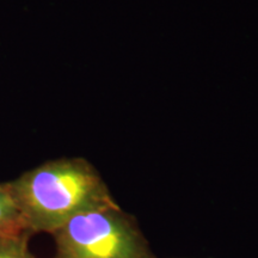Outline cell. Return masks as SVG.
<instances>
[{
    "label": "cell",
    "instance_id": "obj_4",
    "mask_svg": "<svg viewBox=\"0 0 258 258\" xmlns=\"http://www.w3.org/2000/svg\"><path fill=\"white\" fill-rule=\"evenodd\" d=\"M29 235L0 237V258H36L28 249Z\"/></svg>",
    "mask_w": 258,
    "mask_h": 258
},
{
    "label": "cell",
    "instance_id": "obj_2",
    "mask_svg": "<svg viewBox=\"0 0 258 258\" xmlns=\"http://www.w3.org/2000/svg\"><path fill=\"white\" fill-rule=\"evenodd\" d=\"M53 235L55 258H156L135 219L118 205L80 213Z\"/></svg>",
    "mask_w": 258,
    "mask_h": 258
},
{
    "label": "cell",
    "instance_id": "obj_3",
    "mask_svg": "<svg viewBox=\"0 0 258 258\" xmlns=\"http://www.w3.org/2000/svg\"><path fill=\"white\" fill-rule=\"evenodd\" d=\"M30 231L6 184H0V237H22Z\"/></svg>",
    "mask_w": 258,
    "mask_h": 258
},
{
    "label": "cell",
    "instance_id": "obj_1",
    "mask_svg": "<svg viewBox=\"0 0 258 258\" xmlns=\"http://www.w3.org/2000/svg\"><path fill=\"white\" fill-rule=\"evenodd\" d=\"M6 186L31 234H53L80 213L117 206L98 171L82 158L48 161Z\"/></svg>",
    "mask_w": 258,
    "mask_h": 258
}]
</instances>
